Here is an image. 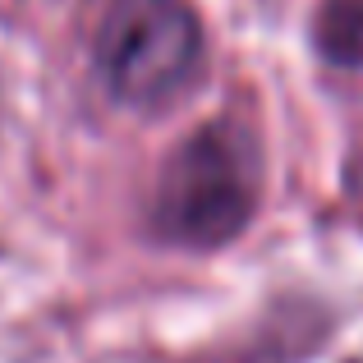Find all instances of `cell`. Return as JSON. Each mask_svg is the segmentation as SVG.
Returning <instances> with one entry per match:
<instances>
[{
    "label": "cell",
    "mask_w": 363,
    "mask_h": 363,
    "mask_svg": "<svg viewBox=\"0 0 363 363\" xmlns=\"http://www.w3.org/2000/svg\"><path fill=\"white\" fill-rule=\"evenodd\" d=\"M257 184L248 152L221 124L189 133L157 184V230L184 248H221L248 225Z\"/></svg>",
    "instance_id": "cell-1"
},
{
    "label": "cell",
    "mask_w": 363,
    "mask_h": 363,
    "mask_svg": "<svg viewBox=\"0 0 363 363\" xmlns=\"http://www.w3.org/2000/svg\"><path fill=\"white\" fill-rule=\"evenodd\" d=\"M203 55V23L189 0H116L101 23L97 60L129 106H161L189 83Z\"/></svg>",
    "instance_id": "cell-2"
},
{
    "label": "cell",
    "mask_w": 363,
    "mask_h": 363,
    "mask_svg": "<svg viewBox=\"0 0 363 363\" xmlns=\"http://www.w3.org/2000/svg\"><path fill=\"white\" fill-rule=\"evenodd\" d=\"M318 51L331 65H363V0H327L318 14Z\"/></svg>",
    "instance_id": "cell-3"
}]
</instances>
